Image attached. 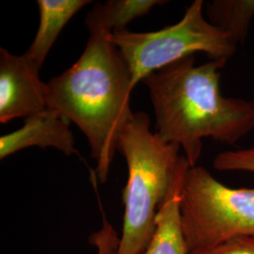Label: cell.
Wrapping results in <instances>:
<instances>
[{
	"label": "cell",
	"mask_w": 254,
	"mask_h": 254,
	"mask_svg": "<svg viewBox=\"0 0 254 254\" xmlns=\"http://www.w3.org/2000/svg\"><path fill=\"white\" fill-rule=\"evenodd\" d=\"M41 68L26 55L11 54L0 48V123L27 119L47 108L46 83Z\"/></svg>",
	"instance_id": "obj_6"
},
{
	"label": "cell",
	"mask_w": 254,
	"mask_h": 254,
	"mask_svg": "<svg viewBox=\"0 0 254 254\" xmlns=\"http://www.w3.org/2000/svg\"><path fill=\"white\" fill-rule=\"evenodd\" d=\"M90 3V0H38L40 24L36 36L25 55L42 68L64 27Z\"/></svg>",
	"instance_id": "obj_9"
},
{
	"label": "cell",
	"mask_w": 254,
	"mask_h": 254,
	"mask_svg": "<svg viewBox=\"0 0 254 254\" xmlns=\"http://www.w3.org/2000/svg\"><path fill=\"white\" fill-rule=\"evenodd\" d=\"M168 1L161 0H109L96 3L86 17V27L102 28L109 32L126 29L135 19L149 13L155 6Z\"/></svg>",
	"instance_id": "obj_11"
},
{
	"label": "cell",
	"mask_w": 254,
	"mask_h": 254,
	"mask_svg": "<svg viewBox=\"0 0 254 254\" xmlns=\"http://www.w3.org/2000/svg\"><path fill=\"white\" fill-rule=\"evenodd\" d=\"M213 167L219 172L254 173V146L219 153L213 161Z\"/></svg>",
	"instance_id": "obj_12"
},
{
	"label": "cell",
	"mask_w": 254,
	"mask_h": 254,
	"mask_svg": "<svg viewBox=\"0 0 254 254\" xmlns=\"http://www.w3.org/2000/svg\"><path fill=\"white\" fill-rule=\"evenodd\" d=\"M190 254H254V236H241Z\"/></svg>",
	"instance_id": "obj_14"
},
{
	"label": "cell",
	"mask_w": 254,
	"mask_h": 254,
	"mask_svg": "<svg viewBox=\"0 0 254 254\" xmlns=\"http://www.w3.org/2000/svg\"><path fill=\"white\" fill-rule=\"evenodd\" d=\"M209 23L238 48L244 45L254 18V0H213L204 5Z\"/></svg>",
	"instance_id": "obj_10"
},
{
	"label": "cell",
	"mask_w": 254,
	"mask_h": 254,
	"mask_svg": "<svg viewBox=\"0 0 254 254\" xmlns=\"http://www.w3.org/2000/svg\"><path fill=\"white\" fill-rule=\"evenodd\" d=\"M204 5L193 1L179 22L156 31L112 32L111 41L129 64L135 87L149 74L196 53L227 62L235 56L238 48L209 23Z\"/></svg>",
	"instance_id": "obj_5"
},
{
	"label": "cell",
	"mask_w": 254,
	"mask_h": 254,
	"mask_svg": "<svg viewBox=\"0 0 254 254\" xmlns=\"http://www.w3.org/2000/svg\"><path fill=\"white\" fill-rule=\"evenodd\" d=\"M79 59L46 83L47 108L73 123L87 137L95 173L106 183L122 131L133 118L135 88L129 64L111 41V32L91 28Z\"/></svg>",
	"instance_id": "obj_2"
},
{
	"label": "cell",
	"mask_w": 254,
	"mask_h": 254,
	"mask_svg": "<svg viewBox=\"0 0 254 254\" xmlns=\"http://www.w3.org/2000/svg\"><path fill=\"white\" fill-rule=\"evenodd\" d=\"M181 148L163 141L151 131L143 112L134 114L119 138L126 158L127 184L122 236L117 254H142L154 235L155 218L181 160Z\"/></svg>",
	"instance_id": "obj_3"
},
{
	"label": "cell",
	"mask_w": 254,
	"mask_h": 254,
	"mask_svg": "<svg viewBox=\"0 0 254 254\" xmlns=\"http://www.w3.org/2000/svg\"><path fill=\"white\" fill-rule=\"evenodd\" d=\"M52 147L66 155L77 154L70 122L47 109L25 119L24 126L18 130L0 137V159L29 147Z\"/></svg>",
	"instance_id": "obj_7"
},
{
	"label": "cell",
	"mask_w": 254,
	"mask_h": 254,
	"mask_svg": "<svg viewBox=\"0 0 254 254\" xmlns=\"http://www.w3.org/2000/svg\"><path fill=\"white\" fill-rule=\"evenodd\" d=\"M183 233L189 253L254 236V189H233L203 167H190L181 192Z\"/></svg>",
	"instance_id": "obj_4"
},
{
	"label": "cell",
	"mask_w": 254,
	"mask_h": 254,
	"mask_svg": "<svg viewBox=\"0 0 254 254\" xmlns=\"http://www.w3.org/2000/svg\"><path fill=\"white\" fill-rule=\"evenodd\" d=\"M120 237L112 224L103 215V225L100 230L92 233L89 240L97 250L96 254H117Z\"/></svg>",
	"instance_id": "obj_13"
},
{
	"label": "cell",
	"mask_w": 254,
	"mask_h": 254,
	"mask_svg": "<svg viewBox=\"0 0 254 254\" xmlns=\"http://www.w3.org/2000/svg\"><path fill=\"white\" fill-rule=\"evenodd\" d=\"M190 164L182 155L172 185L155 218L154 235L142 254H190L183 233L181 192Z\"/></svg>",
	"instance_id": "obj_8"
},
{
	"label": "cell",
	"mask_w": 254,
	"mask_h": 254,
	"mask_svg": "<svg viewBox=\"0 0 254 254\" xmlns=\"http://www.w3.org/2000/svg\"><path fill=\"white\" fill-rule=\"evenodd\" d=\"M226 64L225 60H209L198 65L190 56L141 81L154 107L155 133L183 149L190 167L197 166L204 138L236 145L254 130V100L221 93V71Z\"/></svg>",
	"instance_id": "obj_1"
}]
</instances>
